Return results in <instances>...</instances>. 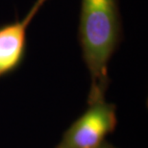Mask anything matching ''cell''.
<instances>
[{
  "label": "cell",
  "instance_id": "obj_3",
  "mask_svg": "<svg viewBox=\"0 0 148 148\" xmlns=\"http://www.w3.org/2000/svg\"><path fill=\"white\" fill-rule=\"evenodd\" d=\"M47 1L36 0L22 19L0 28V77L13 71L21 63L27 29Z\"/></svg>",
  "mask_w": 148,
  "mask_h": 148
},
{
  "label": "cell",
  "instance_id": "obj_4",
  "mask_svg": "<svg viewBox=\"0 0 148 148\" xmlns=\"http://www.w3.org/2000/svg\"><path fill=\"white\" fill-rule=\"evenodd\" d=\"M97 148H116V147H114V145H112L111 143H107V141H104L101 145H99Z\"/></svg>",
  "mask_w": 148,
  "mask_h": 148
},
{
  "label": "cell",
  "instance_id": "obj_1",
  "mask_svg": "<svg viewBox=\"0 0 148 148\" xmlns=\"http://www.w3.org/2000/svg\"><path fill=\"white\" fill-rule=\"evenodd\" d=\"M122 38L118 0H81L79 42L90 77L88 103L106 99L109 64Z\"/></svg>",
  "mask_w": 148,
  "mask_h": 148
},
{
  "label": "cell",
  "instance_id": "obj_2",
  "mask_svg": "<svg viewBox=\"0 0 148 148\" xmlns=\"http://www.w3.org/2000/svg\"><path fill=\"white\" fill-rule=\"evenodd\" d=\"M116 108L106 99L88 103L87 110L64 132L56 148H97L114 132Z\"/></svg>",
  "mask_w": 148,
  "mask_h": 148
}]
</instances>
